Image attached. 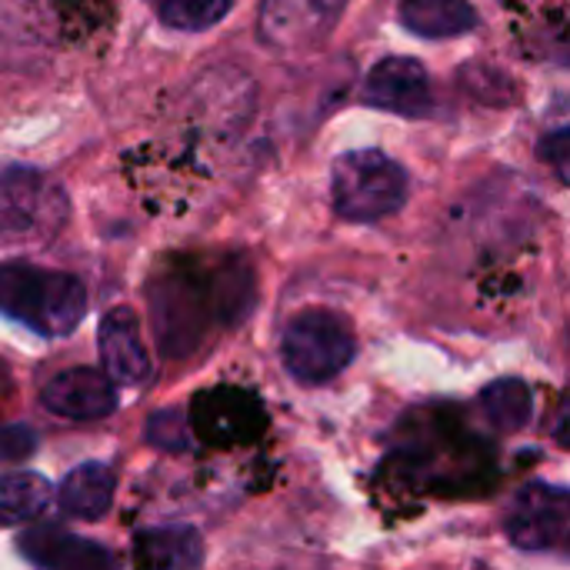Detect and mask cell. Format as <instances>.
I'll use <instances>...</instances> for the list:
<instances>
[{
    "label": "cell",
    "mask_w": 570,
    "mask_h": 570,
    "mask_svg": "<svg viewBox=\"0 0 570 570\" xmlns=\"http://www.w3.org/2000/svg\"><path fill=\"white\" fill-rule=\"evenodd\" d=\"M87 311V291L73 274L33 264H0V314L40 337L70 334Z\"/></svg>",
    "instance_id": "obj_1"
},
{
    "label": "cell",
    "mask_w": 570,
    "mask_h": 570,
    "mask_svg": "<svg viewBox=\"0 0 570 570\" xmlns=\"http://www.w3.org/2000/svg\"><path fill=\"white\" fill-rule=\"evenodd\" d=\"M407 170L384 150H347L331 170V200L344 220L371 224L404 207Z\"/></svg>",
    "instance_id": "obj_2"
},
{
    "label": "cell",
    "mask_w": 570,
    "mask_h": 570,
    "mask_svg": "<svg viewBox=\"0 0 570 570\" xmlns=\"http://www.w3.org/2000/svg\"><path fill=\"white\" fill-rule=\"evenodd\" d=\"M354 351L357 344L351 324L324 307H311L291 317L281 337L284 364L304 384H324L337 377L354 361Z\"/></svg>",
    "instance_id": "obj_3"
},
{
    "label": "cell",
    "mask_w": 570,
    "mask_h": 570,
    "mask_svg": "<svg viewBox=\"0 0 570 570\" xmlns=\"http://www.w3.org/2000/svg\"><path fill=\"white\" fill-rule=\"evenodd\" d=\"M67 217V200L57 184L33 170L0 174V240H47Z\"/></svg>",
    "instance_id": "obj_4"
},
{
    "label": "cell",
    "mask_w": 570,
    "mask_h": 570,
    "mask_svg": "<svg viewBox=\"0 0 570 570\" xmlns=\"http://www.w3.org/2000/svg\"><path fill=\"white\" fill-rule=\"evenodd\" d=\"M150 301H154L150 304L154 324L167 354H187L207 331V321L214 314L220 317L217 297H214V274L210 277H197V274L160 277Z\"/></svg>",
    "instance_id": "obj_5"
},
{
    "label": "cell",
    "mask_w": 570,
    "mask_h": 570,
    "mask_svg": "<svg viewBox=\"0 0 570 570\" xmlns=\"http://www.w3.org/2000/svg\"><path fill=\"white\" fill-rule=\"evenodd\" d=\"M190 431L194 438H200L210 448H240L250 444L264 434L267 428V414L257 394L234 387V384H220L210 391H200L190 401Z\"/></svg>",
    "instance_id": "obj_6"
},
{
    "label": "cell",
    "mask_w": 570,
    "mask_h": 570,
    "mask_svg": "<svg viewBox=\"0 0 570 570\" xmlns=\"http://www.w3.org/2000/svg\"><path fill=\"white\" fill-rule=\"evenodd\" d=\"M347 0H264L257 30L274 50H311L341 20Z\"/></svg>",
    "instance_id": "obj_7"
},
{
    "label": "cell",
    "mask_w": 570,
    "mask_h": 570,
    "mask_svg": "<svg viewBox=\"0 0 570 570\" xmlns=\"http://www.w3.org/2000/svg\"><path fill=\"white\" fill-rule=\"evenodd\" d=\"M508 538L524 551H554L570 548V491L531 484L518 494Z\"/></svg>",
    "instance_id": "obj_8"
},
{
    "label": "cell",
    "mask_w": 570,
    "mask_h": 570,
    "mask_svg": "<svg viewBox=\"0 0 570 570\" xmlns=\"http://www.w3.org/2000/svg\"><path fill=\"white\" fill-rule=\"evenodd\" d=\"M364 100L397 117H428L434 114L431 77L414 57H384L364 77Z\"/></svg>",
    "instance_id": "obj_9"
},
{
    "label": "cell",
    "mask_w": 570,
    "mask_h": 570,
    "mask_svg": "<svg viewBox=\"0 0 570 570\" xmlns=\"http://www.w3.org/2000/svg\"><path fill=\"white\" fill-rule=\"evenodd\" d=\"M97 347H100L104 374L114 384L140 387L150 377V354L144 347L140 324L130 307H114L104 314L97 331Z\"/></svg>",
    "instance_id": "obj_10"
},
{
    "label": "cell",
    "mask_w": 570,
    "mask_h": 570,
    "mask_svg": "<svg viewBox=\"0 0 570 570\" xmlns=\"http://www.w3.org/2000/svg\"><path fill=\"white\" fill-rule=\"evenodd\" d=\"M43 407L67 421H97L117 407L114 381L94 367H70L47 381L40 394Z\"/></svg>",
    "instance_id": "obj_11"
},
{
    "label": "cell",
    "mask_w": 570,
    "mask_h": 570,
    "mask_svg": "<svg viewBox=\"0 0 570 570\" xmlns=\"http://www.w3.org/2000/svg\"><path fill=\"white\" fill-rule=\"evenodd\" d=\"M20 551L47 570H117L107 548L73 538L57 524H37L20 538Z\"/></svg>",
    "instance_id": "obj_12"
},
{
    "label": "cell",
    "mask_w": 570,
    "mask_h": 570,
    "mask_svg": "<svg viewBox=\"0 0 570 570\" xmlns=\"http://www.w3.org/2000/svg\"><path fill=\"white\" fill-rule=\"evenodd\" d=\"M401 23L428 40H448L478 27L471 0H401Z\"/></svg>",
    "instance_id": "obj_13"
},
{
    "label": "cell",
    "mask_w": 570,
    "mask_h": 570,
    "mask_svg": "<svg viewBox=\"0 0 570 570\" xmlns=\"http://www.w3.org/2000/svg\"><path fill=\"white\" fill-rule=\"evenodd\" d=\"M200 534L190 528H150L137 534V570H197Z\"/></svg>",
    "instance_id": "obj_14"
},
{
    "label": "cell",
    "mask_w": 570,
    "mask_h": 570,
    "mask_svg": "<svg viewBox=\"0 0 570 570\" xmlns=\"http://www.w3.org/2000/svg\"><path fill=\"white\" fill-rule=\"evenodd\" d=\"M57 501L77 521H100L114 504V471L107 464H80L63 478Z\"/></svg>",
    "instance_id": "obj_15"
},
{
    "label": "cell",
    "mask_w": 570,
    "mask_h": 570,
    "mask_svg": "<svg viewBox=\"0 0 570 570\" xmlns=\"http://www.w3.org/2000/svg\"><path fill=\"white\" fill-rule=\"evenodd\" d=\"M481 407H484V417L491 421L494 431L514 434V431L528 428V421L534 414V394L524 381L504 377V381H494L481 391Z\"/></svg>",
    "instance_id": "obj_16"
},
{
    "label": "cell",
    "mask_w": 570,
    "mask_h": 570,
    "mask_svg": "<svg viewBox=\"0 0 570 570\" xmlns=\"http://www.w3.org/2000/svg\"><path fill=\"white\" fill-rule=\"evenodd\" d=\"M47 504H50L47 478L33 471H13L0 478V528L27 524L40 518Z\"/></svg>",
    "instance_id": "obj_17"
},
{
    "label": "cell",
    "mask_w": 570,
    "mask_h": 570,
    "mask_svg": "<svg viewBox=\"0 0 570 570\" xmlns=\"http://www.w3.org/2000/svg\"><path fill=\"white\" fill-rule=\"evenodd\" d=\"M234 0H164L157 3V17L174 27V30H210L214 23H220L230 13Z\"/></svg>",
    "instance_id": "obj_18"
},
{
    "label": "cell",
    "mask_w": 570,
    "mask_h": 570,
    "mask_svg": "<svg viewBox=\"0 0 570 570\" xmlns=\"http://www.w3.org/2000/svg\"><path fill=\"white\" fill-rule=\"evenodd\" d=\"M187 428H190V421H187L184 414H177V411H160V414L150 417L147 434H150V441H154L157 448L180 451V448L187 444Z\"/></svg>",
    "instance_id": "obj_19"
},
{
    "label": "cell",
    "mask_w": 570,
    "mask_h": 570,
    "mask_svg": "<svg viewBox=\"0 0 570 570\" xmlns=\"http://www.w3.org/2000/svg\"><path fill=\"white\" fill-rule=\"evenodd\" d=\"M538 154H541L544 164L554 167V174H558L564 184H570V127L551 130V134L538 144Z\"/></svg>",
    "instance_id": "obj_20"
},
{
    "label": "cell",
    "mask_w": 570,
    "mask_h": 570,
    "mask_svg": "<svg viewBox=\"0 0 570 570\" xmlns=\"http://www.w3.org/2000/svg\"><path fill=\"white\" fill-rule=\"evenodd\" d=\"M33 451H37V434L30 428H23V424L0 428V461L17 464V461H27Z\"/></svg>",
    "instance_id": "obj_21"
},
{
    "label": "cell",
    "mask_w": 570,
    "mask_h": 570,
    "mask_svg": "<svg viewBox=\"0 0 570 570\" xmlns=\"http://www.w3.org/2000/svg\"><path fill=\"white\" fill-rule=\"evenodd\" d=\"M554 438H558V444H561V448H568V451H570V404H564V411L558 414V424H554Z\"/></svg>",
    "instance_id": "obj_22"
},
{
    "label": "cell",
    "mask_w": 570,
    "mask_h": 570,
    "mask_svg": "<svg viewBox=\"0 0 570 570\" xmlns=\"http://www.w3.org/2000/svg\"><path fill=\"white\" fill-rule=\"evenodd\" d=\"M150 3H154V7H157V3H164V0H150Z\"/></svg>",
    "instance_id": "obj_23"
}]
</instances>
